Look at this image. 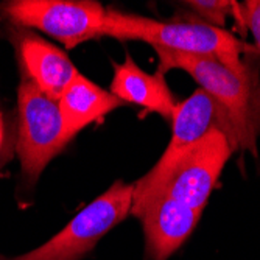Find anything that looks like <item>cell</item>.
I'll return each instance as SVG.
<instances>
[{
	"label": "cell",
	"mask_w": 260,
	"mask_h": 260,
	"mask_svg": "<svg viewBox=\"0 0 260 260\" xmlns=\"http://www.w3.org/2000/svg\"><path fill=\"white\" fill-rule=\"evenodd\" d=\"M19 28L41 30L67 49L102 36L106 8L92 0H13L0 7Z\"/></svg>",
	"instance_id": "8992f818"
},
{
	"label": "cell",
	"mask_w": 260,
	"mask_h": 260,
	"mask_svg": "<svg viewBox=\"0 0 260 260\" xmlns=\"http://www.w3.org/2000/svg\"><path fill=\"white\" fill-rule=\"evenodd\" d=\"M123 103L111 92L78 74L58 100L66 134L74 139L87 125L97 122Z\"/></svg>",
	"instance_id": "8fae6325"
},
{
	"label": "cell",
	"mask_w": 260,
	"mask_h": 260,
	"mask_svg": "<svg viewBox=\"0 0 260 260\" xmlns=\"http://www.w3.org/2000/svg\"><path fill=\"white\" fill-rule=\"evenodd\" d=\"M154 50L159 55L160 72L170 69L184 70L217 103L232 148L254 150L249 78L239 77L215 58L184 55L159 47H154Z\"/></svg>",
	"instance_id": "7a4b0ae2"
},
{
	"label": "cell",
	"mask_w": 260,
	"mask_h": 260,
	"mask_svg": "<svg viewBox=\"0 0 260 260\" xmlns=\"http://www.w3.org/2000/svg\"><path fill=\"white\" fill-rule=\"evenodd\" d=\"M134 184L117 181L42 246L13 260H80L131 214Z\"/></svg>",
	"instance_id": "5b68a950"
},
{
	"label": "cell",
	"mask_w": 260,
	"mask_h": 260,
	"mask_svg": "<svg viewBox=\"0 0 260 260\" xmlns=\"http://www.w3.org/2000/svg\"><path fill=\"white\" fill-rule=\"evenodd\" d=\"M5 144H7V126H5V119H4L2 109H0V159H2V156H4Z\"/></svg>",
	"instance_id": "5bb4252c"
},
{
	"label": "cell",
	"mask_w": 260,
	"mask_h": 260,
	"mask_svg": "<svg viewBox=\"0 0 260 260\" xmlns=\"http://www.w3.org/2000/svg\"><path fill=\"white\" fill-rule=\"evenodd\" d=\"M242 17L248 28L251 30L255 45L260 52V0H249L245 2L242 8Z\"/></svg>",
	"instance_id": "4fadbf2b"
},
{
	"label": "cell",
	"mask_w": 260,
	"mask_h": 260,
	"mask_svg": "<svg viewBox=\"0 0 260 260\" xmlns=\"http://www.w3.org/2000/svg\"><path fill=\"white\" fill-rule=\"evenodd\" d=\"M172 139L154 167L134 184L131 214L140 217L160 197L178 164L212 129L226 134L224 119L210 95L198 89L181 105L172 117Z\"/></svg>",
	"instance_id": "3957f363"
},
{
	"label": "cell",
	"mask_w": 260,
	"mask_h": 260,
	"mask_svg": "<svg viewBox=\"0 0 260 260\" xmlns=\"http://www.w3.org/2000/svg\"><path fill=\"white\" fill-rule=\"evenodd\" d=\"M201 210L178 203L169 197H159L139 218L144 224L147 257L167 260L193 232Z\"/></svg>",
	"instance_id": "9c48e42d"
},
{
	"label": "cell",
	"mask_w": 260,
	"mask_h": 260,
	"mask_svg": "<svg viewBox=\"0 0 260 260\" xmlns=\"http://www.w3.org/2000/svg\"><path fill=\"white\" fill-rule=\"evenodd\" d=\"M16 49L20 59V72L55 102L59 100L66 87L78 75L77 67L61 49L33 31H27V28H20L17 33Z\"/></svg>",
	"instance_id": "ba28073f"
},
{
	"label": "cell",
	"mask_w": 260,
	"mask_h": 260,
	"mask_svg": "<svg viewBox=\"0 0 260 260\" xmlns=\"http://www.w3.org/2000/svg\"><path fill=\"white\" fill-rule=\"evenodd\" d=\"M102 36L119 41H142L172 52L215 58L239 77L249 78L242 61L246 50H252L229 31L209 25L203 20H154L144 16L106 10Z\"/></svg>",
	"instance_id": "6da1fadb"
},
{
	"label": "cell",
	"mask_w": 260,
	"mask_h": 260,
	"mask_svg": "<svg viewBox=\"0 0 260 260\" xmlns=\"http://www.w3.org/2000/svg\"><path fill=\"white\" fill-rule=\"evenodd\" d=\"M109 92L122 103L137 105L148 112H157L170 120L178 108L173 93L160 74L150 75L144 72L129 55L122 64L114 62Z\"/></svg>",
	"instance_id": "30bf717a"
},
{
	"label": "cell",
	"mask_w": 260,
	"mask_h": 260,
	"mask_svg": "<svg viewBox=\"0 0 260 260\" xmlns=\"http://www.w3.org/2000/svg\"><path fill=\"white\" fill-rule=\"evenodd\" d=\"M188 8H192L200 17H203V22L209 23L214 27H221L226 23V19L239 11V4L235 2H226V0H190L185 4Z\"/></svg>",
	"instance_id": "7c38bea8"
},
{
	"label": "cell",
	"mask_w": 260,
	"mask_h": 260,
	"mask_svg": "<svg viewBox=\"0 0 260 260\" xmlns=\"http://www.w3.org/2000/svg\"><path fill=\"white\" fill-rule=\"evenodd\" d=\"M232 150L228 136L220 128L212 129L178 164L160 197L203 212Z\"/></svg>",
	"instance_id": "52a82bcc"
},
{
	"label": "cell",
	"mask_w": 260,
	"mask_h": 260,
	"mask_svg": "<svg viewBox=\"0 0 260 260\" xmlns=\"http://www.w3.org/2000/svg\"><path fill=\"white\" fill-rule=\"evenodd\" d=\"M17 154L22 176L27 182H35L72 139L66 134L58 102L41 92L23 72L17 89Z\"/></svg>",
	"instance_id": "277c9868"
}]
</instances>
